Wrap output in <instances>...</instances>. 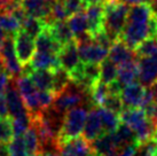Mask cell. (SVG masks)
<instances>
[{"instance_id":"30","label":"cell","mask_w":157,"mask_h":156,"mask_svg":"<svg viewBox=\"0 0 157 156\" xmlns=\"http://www.w3.org/2000/svg\"><path fill=\"white\" fill-rule=\"evenodd\" d=\"M71 82L69 74L64 69L59 68V69L53 71V93L56 96L60 94L67 86L68 84Z\"/></svg>"},{"instance_id":"14","label":"cell","mask_w":157,"mask_h":156,"mask_svg":"<svg viewBox=\"0 0 157 156\" xmlns=\"http://www.w3.org/2000/svg\"><path fill=\"white\" fill-rule=\"evenodd\" d=\"M147 87L141 85L140 83H132L122 88L121 98L125 108H140L142 99L144 96Z\"/></svg>"},{"instance_id":"49","label":"cell","mask_w":157,"mask_h":156,"mask_svg":"<svg viewBox=\"0 0 157 156\" xmlns=\"http://www.w3.org/2000/svg\"><path fill=\"white\" fill-rule=\"evenodd\" d=\"M151 6H153L154 10L156 12V10H157V0H154L153 2H151Z\"/></svg>"},{"instance_id":"47","label":"cell","mask_w":157,"mask_h":156,"mask_svg":"<svg viewBox=\"0 0 157 156\" xmlns=\"http://www.w3.org/2000/svg\"><path fill=\"white\" fill-rule=\"evenodd\" d=\"M5 38H6V32L0 28V45H1V43L4 41Z\"/></svg>"},{"instance_id":"5","label":"cell","mask_w":157,"mask_h":156,"mask_svg":"<svg viewBox=\"0 0 157 156\" xmlns=\"http://www.w3.org/2000/svg\"><path fill=\"white\" fill-rule=\"evenodd\" d=\"M86 117H87V110L84 107H76L68 110L63 117V123L59 133L57 143L68 139L80 137L84 131Z\"/></svg>"},{"instance_id":"45","label":"cell","mask_w":157,"mask_h":156,"mask_svg":"<svg viewBox=\"0 0 157 156\" xmlns=\"http://www.w3.org/2000/svg\"><path fill=\"white\" fill-rule=\"evenodd\" d=\"M105 0H84V2L86 6L88 5H94V4H102Z\"/></svg>"},{"instance_id":"24","label":"cell","mask_w":157,"mask_h":156,"mask_svg":"<svg viewBox=\"0 0 157 156\" xmlns=\"http://www.w3.org/2000/svg\"><path fill=\"white\" fill-rule=\"evenodd\" d=\"M99 113H100L101 119H102V124H103V130L105 133H111L118 129V126L121 125V118L119 115L113 113L109 109L105 108V107H98Z\"/></svg>"},{"instance_id":"12","label":"cell","mask_w":157,"mask_h":156,"mask_svg":"<svg viewBox=\"0 0 157 156\" xmlns=\"http://www.w3.org/2000/svg\"><path fill=\"white\" fill-rule=\"evenodd\" d=\"M139 82L144 87H150L157 83V54L138 59Z\"/></svg>"},{"instance_id":"13","label":"cell","mask_w":157,"mask_h":156,"mask_svg":"<svg viewBox=\"0 0 157 156\" xmlns=\"http://www.w3.org/2000/svg\"><path fill=\"white\" fill-rule=\"evenodd\" d=\"M67 21L77 43H83L92 39V36L88 32V22L85 10L70 15Z\"/></svg>"},{"instance_id":"25","label":"cell","mask_w":157,"mask_h":156,"mask_svg":"<svg viewBox=\"0 0 157 156\" xmlns=\"http://www.w3.org/2000/svg\"><path fill=\"white\" fill-rule=\"evenodd\" d=\"M21 26L28 35H30L33 38H37L47 26V22L45 20H41V18H32V16L28 15L25 20L22 22Z\"/></svg>"},{"instance_id":"52","label":"cell","mask_w":157,"mask_h":156,"mask_svg":"<svg viewBox=\"0 0 157 156\" xmlns=\"http://www.w3.org/2000/svg\"><path fill=\"white\" fill-rule=\"evenodd\" d=\"M14 1H17V2H20V0H14Z\"/></svg>"},{"instance_id":"26","label":"cell","mask_w":157,"mask_h":156,"mask_svg":"<svg viewBox=\"0 0 157 156\" xmlns=\"http://www.w3.org/2000/svg\"><path fill=\"white\" fill-rule=\"evenodd\" d=\"M118 65L107 57L100 63V80L105 84H111L117 79Z\"/></svg>"},{"instance_id":"9","label":"cell","mask_w":157,"mask_h":156,"mask_svg":"<svg viewBox=\"0 0 157 156\" xmlns=\"http://www.w3.org/2000/svg\"><path fill=\"white\" fill-rule=\"evenodd\" d=\"M80 60L84 63H101L108 57L109 49L95 43L93 38L83 43H77Z\"/></svg>"},{"instance_id":"18","label":"cell","mask_w":157,"mask_h":156,"mask_svg":"<svg viewBox=\"0 0 157 156\" xmlns=\"http://www.w3.org/2000/svg\"><path fill=\"white\" fill-rule=\"evenodd\" d=\"M108 57L110 60L113 61L117 65L124 64L128 61L135 60L138 59L133 49L127 47L125 44L123 43L121 39H117L116 41H113L111 47L109 48V54Z\"/></svg>"},{"instance_id":"48","label":"cell","mask_w":157,"mask_h":156,"mask_svg":"<svg viewBox=\"0 0 157 156\" xmlns=\"http://www.w3.org/2000/svg\"><path fill=\"white\" fill-rule=\"evenodd\" d=\"M151 140H153L154 142H155V145H156V150H157V126H156V129H155V132H154V135H153V138H151ZM157 156V154H156Z\"/></svg>"},{"instance_id":"39","label":"cell","mask_w":157,"mask_h":156,"mask_svg":"<svg viewBox=\"0 0 157 156\" xmlns=\"http://www.w3.org/2000/svg\"><path fill=\"white\" fill-rule=\"evenodd\" d=\"M39 156H60V153H59V148H53V149L43 150V152L39 154Z\"/></svg>"},{"instance_id":"11","label":"cell","mask_w":157,"mask_h":156,"mask_svg":"<svg viewBox=\"0 0 157 156\" xmlns=\"http://www.w3.org/2000/svg\"><path fill=\"white\" fill-rule=\"evenodd\" d=\"M59 61L62 69L66 70L69 75L74 72L80 65L82 60L79 57L78 45L76 40H72L62 46L61 51L59 53Z\"/></svg>"},{"instance_id":"40","label":"cell","mask_w":157,"mask_h":156,"mask_svg":"<svg viewBox=\"0 0 157 156\" xmlns=\"http://www.w3.org/2000/svg\"><path fill=\"white\" fill-rule=\"evenodd\" d=\"M122 2H125L127 5H139V4H150L154 0H119Z\"/></svg>"},{"instance_id":"32","label":"cell","mask_w":157,"mask_h":156,"mask_svg":"<svg viewBox=\"0 0 157 156\" xmlns=\"http://www.w3.org/2000/svg\"><path fill=\"white\" fill-rule=\"evenodd\" d=\"M101 107H105V108L109 109L113 113H116L117 115H121L123 110H124V103H123V100L121 98V94L117 93H110L107 96V98L105 99V102Z\"/></svg>"},{"instance_id":"20","label":"cell","mask_w":157,"mask_h":156,"mask_svg":"<svg viewBox=\"0 0 157 156\" xmlns=\"http://www.w3.org/2000/svg\"><path fill=\"white\" fill-rule=\"evenodd\" d=\"M139 78V63L138 59L128 61L124 64L118 65V75L117 80L122 87L130 85L132 83H135Z\"/></svg>"},{"instance_id":"21","label":"cell","mask_w":157,"mask_h":156,"mask_svg":"<svg viewBox=\"0 0 157 156\" xmlns=\"http://www.w3.org/2000/svg\"><path fill=\"white\" fill-rule=\"evenodd\" d=\"M61 48L62 45L53 37L51 31L48 30V26H46L45 30L36 38V51L38 52L54 53L59 55Z\"/></svg>"},{"instance_id":"51","label":"cell","mask_w":157,"mask_h":156,"mask_svg":"<svg viewBox=\"0 0 157 156\" xmlns=\"http://www.w3.org/2000/svg\"><path fill=\"white\" fill-rule=\"evenodd\" d=\"M93 156H102V155H100V154H96V153H95V154H94Z\"/></svg>"},{"instance_id":"3","label":"cell","mask_w":157,"mask_h":156,"mask_svg":"<svg viewBox=\"0 0 157 156\" xmlns=\"http://www.w3.org/2000/svg\"><path fill=\"white\" fill-rule=\"evenodd\" d=\"M121 122L130 126L136 135L140 145L146 143L153 138L156 124L148 118L141 108H124L119 115Z\"/></svg>"},{"instance_id":"2","label":"cell","mask_w":157,"mask_h":156,"mask_svg":"<svg viewBox=\"0 0 157 156\" xmlns=\"http://www.w3.org/2000/svg\"><path fill=\"white\" fill-rule=\"evenodd\" d=\"M103 8V30L113 41H116L119 39L126 24L130 7L127 4L119 0H105Z\"/></svg>"},{"instance_id":"34","label":"cell","mask_w":157,"mask_h":156,"mask_svg":"<svg viewBox=\"0 0 157 156\" xmlns=\"http://www.w3.org/2000/svg\"><path fill=\"white\" fill-rule=\"evenodd\" d=\"M14 138L13 123L9 117H0V143H8Z\"/></svg>"},{"instance_id":"10","label":"cell","mask_w":157,"mask_h":156,"mask_svg":"<svg viewBox=\"0 0 157 156\" xmlns=\"http://www.w3.org/2000/svg\"><path fill=\"white\" fill-rule=\"evenodd\" d=\"M5 96L7 100V106H8V113L10 118H17L21 116L29 115V110L26 109L24 101L22 96L18 92L16 84H14L12 80L8 84V86L5 91Z\"/></svg>"},{"instance_id":"22","label":"cell","mask_w":157,"mask_h":156,"mask_svg":"<svg viewBox=\"0 0 157 156\" xmlns=\"http://www.w3.org/2000/svg\"><path fill=\"white\" fill-rule=\"evenodd\" d=\"M47 26L52 36L61 44L62 46L75 40V36L70 29L67 20L66 21H54L52 23H48Z\"/></svg>"},{"instance_id":"38","label":"cell","mask_w":157,"mask_h":156,"mask_svg":"<svg viewBox=\"0 0 157 156\" xmlns=\"http://www.w3.org/2000/svg\"><path fill=\"white\" fill-rule=\"evenodd\" d=\"M8 106H7V100L5 94H0V117H8Z\"/></svg>"},{"instance_id":"46","label":"cell","mask_w":157,"mask_h":156,"mask_svg":"<svg viewBox=\"0 0 157 156\" xmlns=\"http://www.w3.org/2000/svg\"><path fill=\"white\" fill-rule=\"evenodd\" d=\"M0 72H7L6 65H5V62H4V60H2L1 55H0Z\"/></svg>"},{"instance_id":"27","label":"cell","mask_w":157,"mask_h":156,"mask_svg":"<svg viewBox=\"0 0 157 156\" xmlns=\"http://www.w3.org/2000/svg\"><path fill=\"white\" fill-rule=\"evenodd\" d=\"M138 59L140 57H147L157 54V33L144 39V41L133 49Z\"/></svg>"},{"instance_id":"8","label":"cell","mask_w":157,"mask_h":156,"mask_svg":"<svg viewBox=\"0 0 157 156\" xmlns=\"http://www.w3.org/2000/svg\"><path fill=\"white\" fill-rule=\"evenodd\" d=\"M0 55L5 62L7 72L12 78H17L22 75L23 67L21 65L14 46V38L10 35L6 36L4 41L0 45Z\"/></svg>"},{"instance_id":"17","label":"cell","mask_w":157,"mask_h":156,"mask_svg":"<svg viewBox=\"0 0 157 156\" xmlns=\"http://www.w3.org/2000/svg\"><path fill=\"white\" fill-rule=\"evenodd\" d=\"M85 12L88 22V32L92 37H94L100 31L103 30V18H105L103 4L88 5Z\"/></svg>"},{"instance_id":"42","label":"cell","mask_w":157,"mask_h":156,"mask_svg":"<svg viewBox=\"0 0 157 156\" xmlns=\"http://www.w3.org/2000/svg\"><path fill=\"white\" fill-rule=\"evenodd\" d=\"M134 156H151L149 154V152L147 150V148L144 147V145H140L138 152L135 153Z\"/></svg>"},{"instance_id":"41","label":"cell","mask_w":157,"mask_h":156,"mask_svg":"<svg viewBox=\"0 0 157 156\" xmlns=\"http://www.w3.org/2000/svg\"><path fill=\"white\" fill-rule=\"evenodd\" d=\"M0 156H9V145L6 142L0 143Z\"/></svg>"},{"instance_id":"28","label":"cell","mask_w":157,"mask_h":156,"mask_svg":"<svg viewBox=\"0 0 157 156\" xmlns=\"http://www.w3.org/2000/svg\"><path fill=\"white\" fill-rule=\"evenodd\" d=\"M109 94V86L108 84L99 80L95 83L90 90V98H91L92 104L95 107H101L107 96Z\"/></svg>"},{"instance_id":"33","label":"cell","mask_w":157,"mask_h":156,"mask_svg":"<svg viewBox=\"0 0 157 156\" xmlns=\"http://www.w3.org/2000/svg\"><path fill=\"white\" fill-rule=\"evenodd\" d=\"M12 123H13L14 137H22L32 124V117L29 114L17 118H12Z\"/></svg>"},{"instance_id":"29","label":"cell","mask_w":157,"mask_h":156,"mask_svg":"<svg viewBox=\"0 0 157 156\" xmlns=\"http://www.w3.org/2000/svg\"><path fill=\"white\" fill-rule=\"evenodd\" d=\"M0 28L8 35H15L21 29V23L9 12H0Z\"/></svg>"},{"instance_id":"37","label":"cell","mask_w":157,"mask_h":156,"mask_svg":"<svg viewBox=\"0 0 157 156\" xmlns=\"http://www.w3.org/2000/svg\"><path fill=\"white\" fill-rule=\"evenodd\" d=\"M10 80H12V77L8 75V72H0V94L5 93Z\"/></svg>"},{"instance_id":"6","label":"cell","mask_w":157,"mask_h":156,"mask_svg":"<svg viewBox=\"0 0 157 156\" xmlns=\"http://www.w3.org/2000/svg\"><path fill=\"white\" fill-rule=\"evenodd\" d=\"M60 156H93V143L84 137H76L57 143Z\"/></svg>"},{"instance_id":"16","label":"cell","mask_w":157,"mask_h":156,"mask_svg":"<svg viewBox=\"0 0 157 156\" xmlns=\"http://www.w3.org/2000/svg\"><path fill=\"white\" fill-rule=\"evenodd\" d=\"M20 6L26 15L45 20L47 23L49 21L52 4L47 0H20Z\"/></svg>"},{"instance_id":"15","label":"cell","mask_w":157,"mask_h":156,"mask_svg":"<svg viewBox=\"0 0 157 156\" xmlns=\"http://www.w3.org/2000/svg\"><path fill=\"white\" fill-rule=\"evenodd\" d=\"M103 133H105V130H103V124H102L100 113H99L98 107L94 106L91 109V111L87 114L85 126H84L83 135L84 138L87 139L88 141L93 142L95 139H98Z\"/></svg>"},{"instance_id":"53","label":"cell","mask_w":157,"mask_h":156,"mask_svg":"<svg viewBox=\"0 0 157 156\" xmlns=\"http://www.w3.org/2000/svg\"><path fill=\"white\" fill-rule=\"evenodd\" d=\"M156 18H157V10H156Z\"/></svg>"},{"instance_id":"4","label":"cell","mask_w":157,"mask_h":156,"mask_svg":"<svg viewBox=\"0 0 157 156\" xmlns=\"http://www.w3.org/2000/svg\"><path fill=\"white\" fill-rule=\"evenodd\" d=\"M87 101H91L90 91L77 85L76 83L70 82L68 86L54 98L51 107L54 110H56L57 113L64 115L68 110L76 107H82L83 103Z\"/></svg>"},{"instance_id":"43","label":"cell","mask_w":157,"mask_h":156,"mask_svg":"<svg viewBox=\"0 0 157 156\" xmlns=\"http://www.w3.org/2000/svg\"><path fill=\"white\" fill-rule=\"evenodd\" d=\"M13 0H0V12H4Z\"/></svg>"},{"instance_id":"50","label":"cell","mask_w":157,"mask_h":156,"mask_svg":"<svg viewBox=\"0 0 157 156\" xmlns=\"http://www.w3.org/2000/svg\"><path fill=\"white\" fill-rule=\"evenodd\" d=\"M48 2H51V4H52V2H54V1H55V0H47Z\"/></svg>"},{"instance_id":"7","label":"cell","mask_w":157,"mask_h":156,"mask_svg":"<svg viewBox=\"0 0 157 156\" xmlns=\"http://www.w3.org/2000/svg\"><path fill=\"white\" fill-rule=\"evenodd\" d=\"M14 46L16 57L22 67L29 64L36 53L35 38L28 35L22 28L14 35Z\"/></svg>"},{"instance_id":"23","label":"cell","mask_w":157,"mask_h":156,"mask_svg":"<svg viewBox=\"0 0 157 156\" xmlns=\"http://www.w3.org/2000/svg\"><path fill=\"white\" fill-rule=\"evenodd\" d=\"M23 141L25 146L26 153L29 156L39 155L40 153V138L38 135V131L33 124L26 130V132L23 135Z\"/></svg>"},{"instance_id":"31","label":"cell","mask_w":157,"mask_h":156,"mask_svg":"<svg viewBox=\"0 0 157 156\" xmlns=\"http://www.w3.org/2000/svg\"><path fill=\"white\" fill-rule=\"evenodd\" d=\"M70 16L68 9L64 6V2L62 0H55L52 2L51 6V18L48 23H52L54 21H66ZM47 23V24H48Z\"/></svg>"},{"instance_id":"1","label":"cell","mask_w":157,"mask_h":156,"mask_svg":"<svg viewBox=\"0 0 157 156\" xmlns=\"http://www.w3.org/2000/svg\"><path fill=\"white\" fill-rule=\"evenodd\" d=\"M157 33L156 12L150 4L133 5L127 16L119 39L131 49H134L141 41Z\"/></svg>"},{"instance_id":"36","label":"cell","mask_w":157,"mask_h":156,"mask_svg":"<svg viewBox=\"0 0 157 156\" xmlns=\"http://www.w3.org/2000/svg\"><path fill=\"white\" fill-rule=\"evenodd\" d=\"M63 2H64V6L68 9L70 15L78 13V12H83L87 7L84 2V0H64Z\"/></svg>"},{"instance_id":"54","label":"cell","mask_w":157,"mask_h":156,"mask_svg":"<svg viewBox=\"0 0 157 156\" xmlns=\"http://www.w3.org/2000/svg\"><path fill=\"white\" fill-rule=\"evenodd\" d=\"M32 156H39V155H32Z\"/></svg>"},{"instance_id":"35","label":"cell","mask_w":157,"mask_h":156,"mask_svg":"<svg viewBox=\"0 0 157 156\" xmlns=\"http://www.w3.org/2000/svg\"><path fill=\"white\" fill-rule=\"evenodd\" d=\"M9 156H29L22 137H14L9 142Z\"/></svg>"},{"instance_id":"44","label":"cell","mask_w":157,"mask_h":156,"mask_svg":"<svg viewBox=\"0 0 157 156\" xmlns=\"http://www.w3.org/2000/svg\"><path fill=\"white\" fill-rule=\"evenodd\" d=\"M150 90H151V92H153L154 99H155V101H156V103H157V83H155L154 85L150 86Z\"/></svg>"},{"instance_id":"19","label":"cell","mask_w":157,"mask_h":156,"mask_svg":"<svg viewBox=\"0 0 157 156\" xmlns=\"http://www.w3.org/2000/svg\"><path fill=\"white\" fill-rule=\"evenodd\" d=\"M30 64L33 69H46L52 70V71L61 68L57 54L38 52V51H36V53L33 54V57L31 60Z\"/></svg>"},{"instance_id":"55","label":"cell","mask_w":157,"mask_h":156,"mask_svg":"<svg viewBox=\"0 0 157 156\" xmlns=\"http://www.w3.org/2000/svg\"><path fill=\"white\" fill-rule=\"evenodd\" d=\"M63 1H64V0H63Z\"/></svg>"}]
</instances>
